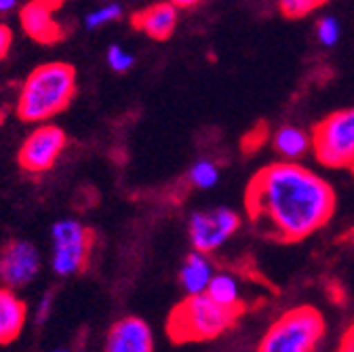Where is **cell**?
Segmentation results:
<instances>
[{"label":"cell","mask_w":354,"mask_h":352,"mask_svg":"<svg viewBox=\"0 0 354 352\" xmlns=\"http://www.w3.org/2000/svg\"><path fill=\"white\" fill-rule=\"evenodd\" d=\"M337 207L333 186L299 163L261 167L245 190L251 226L277 243H299L325 228Z\"/></svg>","instance_id":"obj_1"},{"label":"cell","mask_w":354,"mask_h":352,"mask_svg":"<svg viewBox=\"0 0 354 352\" xmlns=\"http://www.w3.org/2000/svg\"><path fill=\"white\" fill-rule=\"evenodd\" d=\"M78 91L76 70L68 62L36 66L24 80L17 98V116L24 122L44 124L70 108Z\"/></svg>","instance_id":"obj_2"},{"label":"cell","mask_w":354,"mask_h":352,"mask_svg":"<svg viewBox=\"0 0 354 352\" xmlns=\"http://www.w3.org/2000/svg\"><path fill=\"white\" fill-rule=\"evenodd\" d=\"M239 313L213 302L207 293L186 295L167 319V335L175 344L209 342L224 335L239 321Z\"/></svg>","instance_id":"obj_3"},{"label":"cell","mask_w":354,"mask_h":352,"mask_svg":"<svg viewBox=\"0 0 354 352\" xmlns=\"http://www.w3.org/2000/svg\"><path fill=\"white\" fill-rule=\"evenodd\" d=\"M325 331V317L319 308L295 306L266 329L257 352H317Z\"/></svg>","instance_id":"obj_4"},{"label":"cell","mask_w":354,"mask_h":352,"mask_svg":"<svg viewBox=\"0 0 354 352\" xmlns=\"http://www.w3.org/2000/svg\"><path fill=\"white\" fill-rule=\"evenodd\" d=\"M315 158L329 169H350L354 165V108L339 110L323 118L310 131Z\"/></svg>","instance_id":"obj_5"},{"label":"cell","mask_w":354,"mask_h":352,"mask_svg":"<svg viewBox=\"0 0 354 352\" xmlns=\"http://www.w3.org/2000/svg\"><path fill=\"white\" fill-rule=\"evenodd\" d=\"M95 232L76 222V219H59L51 228L53 257L51 268L57 277H74L86 270L95 247Z\"/></svg>","instance_id":"obj_6"},{"label":"cell","mask_w":354,"mask_h":352,"mask_svg":"<svg viewBox=\"0 0 354 352\" xmlns=\"http://www.w3.org/2000/svg\"><path fill=\"white\" fill-rule=\"evenodd\" d=\"M241 222L243 217L228 207L194 211L188 222V237L192 249L211 255L241 230Z\"/></svg>","instance_id":"obj_7"},{"label":"cell","mask_w":354,"mask_h":352,"mask_svg":"<svg viewBox=\"0 0 354 352\" xmlns=\"http://www.w3.org/2000/svg\"><path fill=\"white\" fill-rule=\"evenodd\" d=\"M66 146H68V136L62 127L53 122L36 124L17 152V163L30 175L47 173L57 165Z\"/></svg>","instance_id":"obj_8"},{"label":"cell","mask_w":354,"mask_h":352,"mask_svg":"<svg viewBox=\"0 0 354 352\" xmlns=\"http://www.w3.org/2000/svg\"><path fill=\"white\" fill-rule=\"evenodd\" d=\"M40 272L38 249L21 239H13L0 249V281L3 287L21 289L30 285Z\"/></svg>","instance_id":"obj_9"},{"label":"cell","mask_w":354,"mask_h":352,"mask_svg":"<svg viewBox=\"0 0 354 352\" xmlns=\"http://www.w3.org/2000/svg\"><path fill=\"white\" fill-rule=\"evenodd\" d=\"M64 0H30L19 11L24 32L38 45H57L66 38V28L55 19Z\"/></svg>","instance_id":"obj_10"},{"label":"cell","mask_w":354,"mask_h":352,"mask_svg":"<svg viewBox=\"0 0 354 352\" xmlns=\"http://www.w3.org/2000/svg\"><path fill=\"white\" fill-rule=\"evenodd\" d=\"M104 352H154L150 325L140 317L118 319L106 335Z\"/></svg>","instance_id":"obj_11"},{"label":"cell","mask_w":354,"mask_h":352,"mask_svg":"<svg viewBox=\"0 0 354 352\" xmlns=\"http://www.w3.org/2000/svg\"><path fill=\"white\" fill-rule=\"evenodd\" d=\"M131 26L152 40H169L177 28V9L171 3H156L133 13Z\"/></svg>","instance_id":"obj_12"},{"label":"cell","mask_w":354,"mask_h":352,"mask_svg":"<svg viewBox=\"0 0 354 352\" xmlns=\"http://www.w3.org/2000/svg\"><path fill=\"white\" fill-rule=\"evenodd\" d=\"M28 323V306L9 287H0V346L13 344Z\"/></svg>","instance_id":"obj_13"},{"label":"cell","mask_w":354,"mask_h":352,"mask_svg":"<svg viewBox=\"0 0 354 352\" xmlns=\"http://www.w3.org/2000/svg\"><path fill=\"white\" fill-rule=\"evenodd\" d=\"M215 277V266L209 259V255L192 251L180 268V283L186 291V295H203L207 293L211 281Z\"/></svg>","instance_id":"obj_14"},{"label":"cell","mask_w":354,"mask_h":352,"mask_svg":"<svg viewBox=\"0 0 354 352\" xmlns=\"http://www.w3.org/2000/svg\"><path fill=\"white\" fill-rule=\"evenodd\" d=\"M272 144H274V150L281 154V158L289 163H297V158H301L304 154L313 150V138H310L308 131L293 127V124H285L277 129Z\"/></svg>","instance_id":"obj_15"},{"label":"cell","mask_w":354,"mask_h":352,"mask_svg":"<svg viewBox=\"0 0 354 352\" xmlns=\"http://www.w3.org/2000/svg\"><path fill=\"white\" fill-rule=\"evenodd\" d=\"M207 295L217 302L219 306L228 308V311H234L239 315L245 313V302H243V295H241V283L234 275L230 272H215L209 289H207Z\"/></svg>","instance_id":"obj_16"},{"label":"cell","mask_w":354,"mask_h":352,"mask_svg":"<svg viewBox=\"0 0 354 352\" xmlns=\"http://www.w3.org/2000/svg\"><path fill=\"white\" fill-rule=\"evenodd\" d=\"M188 182L198 190H211L219 182V169L213 160L201 158L188 171Z\"/></svg>","instance_id":"obj_17"},{"label":"cell","mask_w":354,"mask_h":352,"mask_svg":"<svg viewBox=\"0 0 354 352\" xmlns=\"http://www.w3.org/2000/svg\"><path fill=\"white\" fill-rule=\"evenodd\" d=\"M325 3L327 0H279V7L287 19H299L308 13L317 11Z\"/></svg>","instance_id":"obj_18"},{"label":"cell","mask_w":354,"mask_h":352,"mask_svg":"<svg viewBox=\"0 0 354 352\" xmlns=\"http://www.w3.org/2000/svg\"><path fill=\"white\" fill-rule=\"evenodd\" d=\"M120 15H122V7L116 5V3H112V5H106V7H100V9L91 11V13L86 15V21L84 24H86L88 30H95V28H100L104 24H110V21L120 19Z\"/></svg>","instance_id":"obj_19"},{"label":"cell","mask_w":354,"mask_h":352,"mask_svg":"<svg viewBox=\"0 0 354 352\" xmlns=\"http://www.w3.org/2000/svg\"><path fill=\"white\" fill-rule=\"evenodd\" d=\"M339 21L335 17H323L317 24V38L319 42H323L325 47H333L339 40Z\"/></svg>","instance_id":"obj_20"},{"label":"cell","mask_w":354,"mask_h":352,"mask_svg":"<svg viewBox=\"0 0 354 352\" xmlns=\"http://www.w3.org/2000/svg\"><path fill=\"white\" fill-rule=\"evenodd\" d=\"M108 64L114 72L122 74V72L131 70V66L136 64V57H133L131 53H127L120 45H112L108 49Z\"/></svg>","instance_id":"obj_21"},{"label":"cell","mask_w":354,"mask_h":352,"mask_svg":"<svg viewBox=\"0 0 354 352\" xmlns=\"http://www.w3.org/2000/svg\"><path fill=\"white\" fill-rule=\"evenodd\" d=\"M13 45V32L7 24H0V62H3Z\"/></svg>","instance_id":"obj_22"},{"label":"cell","mask_w":354,"mask_h":352,"mask_svg":"<svg viewBox=\"0 0 354 352\" xmlns=\"http://www.w3.org/2000/svg\"><path fill=\"white\" fill-rule=\"evenodd\" d=\"M337 352H354V321L344 329Z\"/></svg>","instance_id":"obj_23"},{"label":"cell","mask_w":354,"mask_h":352,"mask_svg":"<svg viewBox=\"0 0 354 352\" xmlns=\"http://www.w3.org/2000/svg\"><path fill=\"white\" fill-rule=\"evenodd\" d=\"M51 299H53L51 293H44L42 299H40V306H38V321H40V323H42L44 319H47V315H49V311H51Z\"/></svg>","instance_id":"obj_24"},{"label":"cell","mask_w":354,"mask_h":352,"mask_svg":"<svg viewBox=\"0 0 354 352\" xmlns=\"http://www.w3.org/2000/svg\"><path fill=\"white\" fill-rule=\"evenodd\" d=\"M169 3H171L175 9H192V7L201 5L203 0H169Z\"/></svg>","instance_id":"obj_25"},{"label":"cell","mask_w":354,"mask_h":352,"mask_svg":"<svg viewBox=\"0 0 354 352\" xmlns=\"http://www.w3.org/2000/svg\"><path fill=\"white\" fill-rule=\"evenodd\" d=\"M17 0H0V13H7L15 7Z\"/></svg>","instance_id":"obj_26"},{"label":"cell","mask_w":354,"mask_h":352,"mask_svg":"<svg viewBox=\"0 0 354 352\" xmlns=\"http://www.w3.org/2000/svg\"><path fill=\"white\" fill-rule=\"evenodd\" d=\"M53 352H70V350H66V348H57V350H53Z\"/></svg>","instance_id":"obj_27"},{"label":"cell","mask_w":354,"mask_h":352,"mask_svg":"<svg viewBox=\"0 0 354 352\" xmlns=\"http://www.w3.org/2000/svg\"><path fill=\"white\" fill-rule=\"evenodd\" d=\"M350 171H352V173H354V165H352V167H350Z\"/></svg>","instance_id":"obj_28"}]
</instances>
